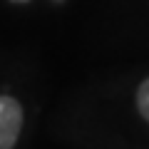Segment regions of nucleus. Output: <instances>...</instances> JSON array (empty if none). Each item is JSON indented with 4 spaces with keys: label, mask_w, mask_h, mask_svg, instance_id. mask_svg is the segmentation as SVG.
Segmentation results:
<instances>
[{
    "label": "nucleus",
    "mask_w": 149,
    "mask_h": 149,
    "mask_svg": "<svg viewBox=\"0 0 149 149\" xmlns=\"http://www.w3.org/2000/svg\"><path fill=\"white\" fill-rule=\"evenodd\" d=\"M22 129V107L15 97L0 95V149H13Z\"/></svg>",
    "instance_id": "obj_1"
},
{
    "label": "nucleus",
    "mask_w": 149,
    "mask_h": 149,
    "mask_svg": "<svg viewBox=\"0 0 149 149\" xmlns=\"http://www.w3.org/2000/svg\"><path fill=\"white\" fill-rule=\"evenodd\" d=\"M137 109H139V114L149 122V77L142 80V85L137 87Z\"/></svg>",
    "instance_id": "obj_2"
}]
</instances>
